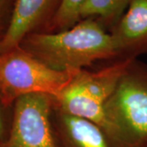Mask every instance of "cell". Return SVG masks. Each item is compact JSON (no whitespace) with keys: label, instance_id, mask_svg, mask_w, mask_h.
<instances>
[{"label":"cell","instance_id":"obj_4","mask_svg":"<svg viewBox=\"0 0 147 147\" xmlns=\"http://www.w3.org/2000/svg\"><path fill=\"white\" fill-rule=\"evenodd\" d=\"M75 69L49 68L20 46L0 53V103L15 104L22 96L45 94L56 96L68 84Z\"/></svg>","mask_w":147,"mask_h":147},{"label":"cell","instance_id":"obj_1","mask_svg":"<svg viewBox=\"0 0 147 147\" xmlns=\"http://www.w3.org/2000/svg\"><path fill=\"white\" fill-rule=\"evenodd\" d=\"M20 47L58 71L82 69L100 61L117 59L110 34L94 18L84 19L58 33L30 34Z\"/></svg>","mask_w":147,"mask_h":147},{"label":"cell","instance_id":"obj_6","mask_svg":"<svg viewBox=\"0 0 147 147\" xmlns=\"http://www.w3.org/2000/svg\"><path fill=\"white\" fill-rule=\"evenodd\" d=\"M63 0H17L0 53L20 46L30 34L46 33Z\"/></svg>","mask_w":147,"mask_h":147},{"label":"cell","instance_id":"obj_3","mask_svg":"<svg viewBox=\"0 0 147 147\" xmlns=\"http://www.w3.org/2000/svg\"><path fill=\"white\" fill-rule=\"evenodd\" d=\"M131 61L115 60L97 70L75 69L68 84L52 97L53 107L101 128L104 108Z\"/></svg>","mask_w":147,"mask_h":147},{"label":"cell","instance_id":"obj_9","mask_svg":"<svg viewBox=\"0 0 147 147\" xmlns=\"http://www.w3.org/2000/svg\"><path fill=\"white\" fill-rule=\"evenodd\" d=\"M131 0H87L83 7L81 21L94 18L110 32L125 13Z\"/></svg>","mask_w":147,"mask_h":147},{"label":"cell","instance_id":"obj_13","mask_svg":"<svg viewBox=\"0 0 147 147\" xmlns=\"http://www.w3.org/2000/svg\"><path fill=\"white\" fill-rule=\"evenodd\" d=\"M0 42H1V41H0Z\"/></svg>","mask_w":147,"mask_h":147},{"label":"cell","instance_id":"obj_7","mask_svg":"<svg viewBox=\"0 0 147 147\" xmlns=\"http://www.w3.org/2000/svg\"><path fill=\"white\" fill-rule=\"evenodd\" d=\"M109 33L116 60L133 61L147 54V0H131L123 16Z\"/></svg>","mask_w":147,"mask_h":147},{"label":"cell","instance_id":"obj_14","mask_svg":"<svg viewBox=\"0 0 147 147\" xmlns=\"http://www.w3.org/2000/svg\"><path fill=\"white\" fill-rule=\"evenodd\" d=\"M146 147H147V146H146Z\"/></svg>","mask_w":147,"mask_h":147},{"label":"cell","instance_id":"obj_8","mask_svg":"<svg viewBox=\"0 0 147 147\" xmlns=\"http://www.w3.org/2000/svg\"><path fill=\"white\" fill-rule=\"evenodd\" d=\"M51 122L58 147H111L95 123L52 109Z\"/></svg>","mask_w":147,"mask_h":147},{"label":"cell","instance_id":"obj_11","mask_svg":"<svg viewBox=\"0 0 147 147\" xmlns=\"http://www.w3.org/2000/svg\"><path fill=\"white\" fill-rule=\"evenodd\" d=\"M17 0H0V41L7 31Z\"/></svg>","mask_w":147,"mask_h":147},{"label":"cell","instance_id":"obj_5","mask_svg":"<svg viewBox=\"0 0 147 147\" xmlns=\"http://www.w3.org/2000/svg\"><path fill=\"white\" fill-rule=\"evenodd\" d=\"M52 96L30 94L14 104L8 136L0 147H58L51 122Z\"/></svg>","mask_w":147,"mask_h":147},{"label":"cell","instance_id":"obj_10","mask_svg":"<svg viewBox=\"0 0 147 147\" xmlns=\"http://www.w3.org/2000/svg\"><path fill=\"white\" fill-rule=\"evenodd\" d=\"M87 0H63L46 33L69 30L81 21V10Z\"/></svg>","mask_w":147,"mask_h":147},{"label":"cell","instance_id":"obj_12","mask_svg":"<svg viewBox=\"0 0 147 147\" xmlns=\"http://www.w3.org/2000/svg\"><path fill=\"white\" fill-rule=\"evenodd\" d=\"M3 135H4V125H3V117H2L1 110H0V143L4 140Z\"/></svg>","mask_w":147,"mask_h":147},{"label":"cell","instance_id":"obj_2","mask_svg":"<svg viewBox=\"0 0 147 147\" xmlns=\"http://www.w3.org/2000/svg\"><path fill=\"white\" fill-rule=\"evenodd\" d=\"M100 129L111 147L147 146L146 64H128L105 104Z\"/></svg>","mask_w":147,"mask_h":147}]
</instances>
